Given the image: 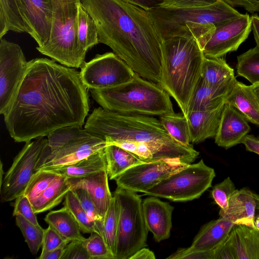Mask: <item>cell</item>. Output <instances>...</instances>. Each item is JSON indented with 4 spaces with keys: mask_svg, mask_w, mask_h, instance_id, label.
<instances>
[{
    "mask_svg": "<svg viewBox=\"0 0 259 259\" xmlns=\"http://www.w3.org/2000/svg\"><path fill=\"white\" fill-rule=\"evenodd\" d=\"M87 89L75 68L48 58L30 60L15 100L4 115L10 137L26 143L59 128L82 126L90 110Z\"/></svg>",
    "mask_w": 259,
    "mask_h": 259,
    "instance_id": "1",
    "label": "cell"
},
{
    "mask_svg": "<svg viewBox=\"0 0 259 259\" xmlns=\"http://www.w3.org/2000/svg\"><path fill=\"white\" fill-rule=\"evenodd\" d=\"M93 19L99 43L137 74L160 85L163 39L147 11L122 0H80Z\"/></svg>",
    "mask_w": 259,
    "mask_h": 259,
    "instance_id": "2",
    "label": "cell"
},
{
    "mask_svg": "<svg viewBox=\"0 0 259 259\" xmlns=\"http://www.w3.org/2000/svg\"><path fill=\"white\" fill-rule=\"evenodd\" d=\"M84 128L107 145L121 141L146 144L152 151L154 161L178 160L190 164L199 154L192 145L185 146L174 140L159 119L152 116L120 113L100 107L89 115Z\"/></svg>",
    "mask_w": 259,
    "mask_h": 259,
    "instance_id": "3",
    "label": "cell"
},
{
    "mask_svg": "<svg viewBox=\"0 0 259 259\" xmlns=\"http://www.w3.org/2000/svg\"><path fill=\"white\" fill-rule=\"evenodd\" d=\"M163 47L160 86L186 116L192 94L201 77L205 56L193 37H171L163 40Z\"/></svg>",
    "mask_w": 259,
    "mask_h": 259,
    "instance_id": "4",
    "label": "cell"
},
{
    "mask_svg": "<svg viewBox=\"0 0 259 259\" xmlns=\"http://www.w3.org/2000/svg\"><path fill=\"white\" fill-rule=\"evenodd\" d=\"M90 91L100 107L111 111L152 116L175 113L169 94L159 84L136 73L125 83Z\"/></svg>",
    "mask_w": 259,
    "mask_h": 259,
    "instance_id": "5",
    "label": "cell"
},
{
    "mask_svg": "<svg viewBox=\"0 0 259 259\" xmlns=\"http://www.w3.org/2000/svg\"><path fill=\"white\" fill-rule=\"evenodd\" d=\"M52 27L48 41L36 47L41 54L68 67L78 68L85 56L77 43L78 8L80 0H52Z\"/></svg>",
    "mask_w": 259,
    "mask_h": 259,
    "instance_id": "6",
    "label": "cell"
},
{
    "mask_svg": "<svg viewBox=\"0 0 259 259\" xmlns=\"http://www.w3.org/2000/svg\"><path fill=\"white\" fill-rule=\"evenodd\" d=\"M47 137L48 143L38 159L36 171L72 164L107 146L103 139L79 125L59 128Z\"/></svg>",
    "mask_w": 259,
    "mask_h": 259,
    "instance_id": "7",
    "label": "cell"
},
{
    "mask_svg": "<svg viewBox=\"0 0 259 259\" xmlns=\"http://www.w3.org/2000/svg\"><path fill=\"white\" fill-rule=\"evenodd\" d=\"M147 11L163 40L186 22H191L214 31L217 26L241 14L221 0L204 7H159Z\"/></svg>",
    "mask_w": 259,
    "mask_h": 259,
    "instance_id": "8",
    "label": "cell"
},
{
    "mask_svg": "<svg viewBox=\"0 0 259 259\" xmlns=\"http://www.w3.org/2000/svg\"><path fill=\"white\" fill-rule=\"evenodd\" d=\"M113 195L119 205L115 259H129L147 246L148 229L142 210V201L136 192L117 187Z\"/></svg>",
    "mask_w": 259,
    "mask_h": 259,
    "instance_id": "9",
    "label": "cell"
},
{
    "mask_svg": "<svg viewBox=\"0 0 259 259\" xmlns=\"http://www.w3.org/2000/svg\"><path fill=\"white\" fill-rule=\"evenodd\" d=\"M215 177L213 168L203 159L189 164L162 180L144 194L174 201H187L198 198L211 186Z\"/></svg>",
    "mask_w": 259,
    "mask_h": 259,
    "instance_id": "10",
    "label": "cell"
},
{
    "mask_svg": "<svg viewBox=\"0 0 259 259\" xmlns=\"http://www.w3.org/2000/svg\"><path fill=\"white\" fill-rule=\"evenodd\" d=\"M48 139L39 137L25 143L14 159L10 168L1 179L0 199L2 203L10 202L23 194L32 176Z\"/></svg>",
    "mask_w": 259,
    "mask_h": 259,
    "instance_id": "11",
    "label": "cell"
},
{
    "mask_svg": "<svg viewBox=\"0 0 259 259\" xmlns=\"http://www.w3.org/2000/svg\"><path fill=\"white\" fill-rule=\"evenodd\" d=\"M80 76L90 90L116 87L133 78L135 72L113 52L97 55L80 67Z\"/></svg>",
    "mask_w": 259,
    "mask_h": 259,
    "instance_id": "12",
    "label": "cell"
},
{
    "mask_svg": "<svg viewBox=\"0 0 259 259\" xmlns=\"http://www.w3.org/2000/svg\"><path fill=\"white\" fill-rule=\"evenodd\" d=\"M28 61L17 44L0 41V113L4 115L14 102L25 75Z\"/></svg>",
    "mask_w": 259,
    "mask_h": 259,
    "instance_id": "13",
    "label": "cell"
},
{
    "mask_svg": "<svg viewBox=\"0 0 259 259\" xmlns=\"http://www.w3.org/2000/svg\"><path fill=\"white\" fill-rule=\"evenodd\" d=\"M188 164L178 160L144 162L128 168L114 180L117 187L144 193Z\"/></svg>",
    "mask_w": 259,
    "mask_h": 259,
    "instance_id": "14",
    "label": "cell"
},
{
    "mask_svg": "<svg viewBox=\"0 0 259 259\" xmlns=\"http://www.w3.org/2000/svg\"><path fill=\"white\" fill-rule=\"evenodd\" d=\"M251 23V17L246 13L217 26L202 50L204 56L221 58L236 51L252 30Z\"/></svg>",
    "mask_w": 259,
    "mask_h": 259,
    "instance_id": "15",
    "label": "cell"
},
{
    "mask_svg": "<svg viewBox=\"0 0 259 259\" xmlns=\"http://www.w3.org/2000/svg\"><path fill=\"white\" fill-rule=\"evenodd\" d=\"M21 14L31 30L30 36L38 47L49 40L51 31L52 0H18Z\"/></svg>",
    "mask_w": 259,
    "mask_h": 259,
    "instance_id": "16",
    "label": "cell"
},
{
    "mask_svg": "<svg viewBox=\"0 0 259 259\" xmlns=\"http://www.w3.org/2000/svg\"><path fill=\"white\" fill-rule=\"evenodd\" d=\"M250 131L245 118L232 105L225 102L219 126L214 137L215 144L228 149L241 143Z\"/></svg>",
    "mask_w": 259,
    "mask_h": 259,
    "instance_id": "17",
    "label": "cell"
},
{
    "mask_svg": "<svg viewBox=\"0 0 259 259\" xmlns=\"http://www.w3.org/2000/svg\"><path fill=\"white\" fill-rule=\"evenodd\" d=\"M174 207L169 203L151 196L142 201V210L148 231L157 242L168 239L172 228Z\"/></svg>",
    "mask_w": 259,
    "mask_h": 259,
    "instance_id": "18",
    "label": "cell"
},
{
    "mask_svg": "<svg viewBox=\"0 0 259 259\" xmlns=\"http://www.w3.org/2000/svg\"><path fill=\"white\" fill-rule=\"evenodd\" d=\"M256 204L253 193L246 187L236 189L231 195L228 207L220 209V217L229 220L235 225H244L255 228L254 220Z\"/></svg>",
    "mask_w": 259,
    "mask_h": 259,
    "instance_id": "19",
    "label": "cell"
},
{
    "mask_svg": "<svg viewBox=\"0 0 259 259\" xmlns=\"http://www.w3.org/2000/svg\"><path fill=\"white\" fill-rule=\"evenodd\" d=\"M69 180L72 185L71 190L82 188L87 190L100 215L104 219L113 197L109 187L107 169L84 177Z\"/></svg>",
    "mask_w": 259,
    "mask_h": 259,
    "instance_id": "20",
    "label": "cell"
},
{
    "mask_svg": "<svg viewBox=\"0 0 259 259\" xmlns=\"http://www.w3.org/2000/svg\"><path fill=\"white\" fill-rule=\"evenodd\" d=\"M225 103L213 110L188 113L185 117L188 123L191 143L198 144L207 139L215 137Z\"/></svg>",
    "mask_w": 259,
    "mask_h": 259,
    "instance_id": "21",
    "label": "cell"
},
{
    "mask_svg": "<svg viewBox=\"0 0 259 259\" xmlns=\"http://www.w3.org/2000/svg\"><path fill=\"white\" fill-rule=\"evenodd\" d=\"M234 259H259V231L244 225H235L225 239Z\"/></svg>",
    "mask_w": 259,
    "mask_h": 259,
    "instance_id": "22",
    "label": "cell"
},
{
    "mask_svg": "<svg viewBox=\"0 0 259 259\" xmlns=\"http://www.w3.org/2000/svg\"><path fill=\"white\" fill-rule=\"evenodd\" d=\"M235 80L226 85L214 87L207 84L201 77L191 96L188 113L193 111H208L219 107L226 102Z\"/></svg>",
    "mask_w": 259,
    "mask_h": 259,
    "instance_id": "23",
    "label": "cell"
},
{
    "mask_svg": "<svg viewBox=\"0 0 259 259\" xmlns=\"http://www.w3.org/2000/svg\"><path fill=\"white\" fill-rule=\"evenodd\" d=\"M226 101L235 107L245 119L259 125V100L251 85L235 80Z\"/></svg>",
    "mask_w": 259,
    "mask_h": 259,
    "instance_id": "24",
    "label": "cell"
},
{
    "mask_svg": "<svg viewBox=\"0 0 259 259\" xmlns=\"http://www.w3.org/2000/svg\"><path fill=\"white\" fill-rule=\"evenodd\" d=\"M234 225L222 217L208 222L201 228L189 248L197 251L214 249L227 238Z\"/></svg>",
    "mask_w": 259,
    "mask_h": 259,
    "instance_id": "25",
    "label": "cell"
},
{
    "mask_svg": "<svg viewBox=\"0 0 259 259\" xmlns=\"http://www.w3.org/2000/svg\"><path fill=\"white\" fill-rule=\"evenodd\" d=\"M71 189L69 179L59 175L31 202L34 211L37 214L51 210L59 204Z\"/></svg>",
    "mask_w": 259,
    "mask_h": 259,
    "instance_id": "26",
    "label": "cell"
},
{
    "mask_svg": "<svg viewBox=\"0 0 259 259\" xmlns=\"http://www.w3.org/2000/svg\"><path fill=\"white\" fill-rule=\"evenodd\" d=\"M47 169L68 179L80 178L107 169L104 149L72 164Z\"/></svg>",
    "mask_w": 259,
    "mask_h": 259,
    "instance_id": "27",
    "label": "cell"
},
{
    "mask_svg": "<svg viewBox=\"0 0 259 259\" xmlns=\"http://www.w3.org/2000/svg\"><path fill=\"white\" fill-rule=\"evenodd\" d=\"M9 31L31 34L21 14L18 0H0V38Z\"/></svg>",
    "mask_w": 259,
    "mask_h": 259,
    "instance_id": "28",
    "label": "cell"
},
{
    "mask_svg": "<svg viewBox=\"0 0 259 259\" xmlns=\"http://www.w3.org/2000/svg\"><path fill=\"white\" fill-rule=\"evenodd\" d=\"M44 220L69 242L75 240L84 241L85 239L81 234V231L76 220L65 206L57 210L50 211Z\"/></svg>",
    "mask_w": 259,
    "mask_h": 259,
    "instance_id": "29",
    "label": "cell"
},
{
    "mask_svg": "<svg viewBox=\"0 0 259 259\" xmlns=\"http://www.w3.org/2000/svg\"><path fill=\"white\" fill-rule=\"evenodd\" d=\"M104 151L110 180H115L131 167L144 162L133 153L116 145H108Z\"/></svg>",
    "mask_w": 259,
    "mask_h": 259,
    "instance_id": "30",
    "label": "cell"
},
{
    "mask_svg": "<svg viewBox=\"0 0 259 259\" xmlns=\"http://www.w3.org/2000/svg\"><path fill=\"white\" fill-rule=\"evenodd\" d=\"M201 78L208 85L214 87L226 85L236 79L234 70L222 57H204Z\"/></svg>",
    "mask_w": 259,
    "mask_h": 259,
    "instance_id": "31",
    "label": "cell"
},
{
    "mask_svg": "<svg viewBox=\"0 0 259 259\" xmlns=\"http://www.w3.org/2000/svg\"><path fill=\"white\" fill-rule=\"evenodd\" d=\"M77 37L79 49L84 56L89 49L99 43L96 24L81 4L78 8Z\"/></svg>",
    "mask_w": 259,
    "mask_h": 259,
    "instance_id": "32",
    "label": "cell"
},
{
    "mask_svg": "<svg viewBox=\"0 0 259 259\" xmlns=\"http://www.w3.org/2000/svg\"><path fill=\"white\" fill-rule=\"evenodd\" d=\"M159 119L174 140L185 146L191 145L188 121L183 114L175 113L160 116Z\"/></svg>",
    "mask_w": 259,
    "mask_h": 259,
    "instance_id": "33",
    "label": "cell"
},
{
    "mask_svg": "<svg viewBox=\"0 0 259 259\" xmlns=\"http://www.w3.org/2000/svg\"><path fill=\"white\" fill-rule=\"evenodd\" d=\"M237 72L252 84L259 83V47L249 49L237 57Z\"/></svg>",
    "mask_w": 259,
    "mask_h": 259,
    "instance_id": "34",
    "label": "cell"
},
{
    "mask_svg": "<svg viewBox=\"0 0 259 259\" xmlns=\"http://www.w3.org/2000/svg\"><path fill=\"white\" fill-rule=\"evenodd\" d=\"M119 205L115 195H113L103 222L104 238L114 258L119 218Z\"/></svg>",
    "mask_w": 259,
    "mask_h": 259,
    "instance_id": "35",
    "label": "cell"
},
{
    "mask_svg": "<svg viewBox=\"0 0 259 259\" xmlns=\"http://www.w3.org/2000/svg\"><path fill=\"white\" fill-rule=\"evenodd\" d=\"M16 224L20 229L31 253L36 254L42 246L45 231L40 225L36 226L21 215L15 216Z\"/></svg>",
    "mask_w": 259,
    "mask_h": 259,
    "instance_id": "36",
    "label": "cell"
},
{
    "mask_svg": "<svg viewBox=\"0 0 259 259\" xmlns=\"http://www.w3.org/2000/svg\"><path fill=\"white\" fill-rule=\"evenodd\" d=\"M63 204L64 206L69 209L76 220L81 232L90 234L97 232L99 234L96 225L87 215L72 190H70L66 194Z\"/></svg>",
    "mask_w": 259,
    "mask_h": 259,
    "instance_id": "37",
    "label": "cell"
},
{
    "mask_svg": "<svg viewBox=\"0 0 259 259\" xmlns=\"http://www.w3.org/2000/svg\"><path fill=\"white\" fill-rule=\"evenodd\" d=\"M59 175L49 169L37 170L31 177L23 194L31 202L38 197Z\"/></svg>",
    "mask_w": 259,
    "mask_h": 259,
    "instance_id": "38",
    "label": "cell"
},
{
    "mask_svg": "<svg viewBox=\"0 0 259 259\" xmlns=\"http://www.w3.org/2000/svg\"><path fill=\"white\" fill-rule=\"evenodd\" d=\"M78 198L82 207L90 219L96 225L99 234L104 238L103 218L91 198L88 192L83 188H77L71 190Z\"/></svg>",
    "mask_w": 259,
    "mask_h": 259,
    "instance_id": "39",
    "label": "cell"
},
{
    "mask_svg": "<svg viewBox=\"0 0 259 259\" xmlns=\"http://www.w3.org/2000/svg\"><path fill=\"white\" fill-rule=\"evenodd\" d=\"M84 243L90 259H115L105 240L98 233H90Z\"/></svg>",
    "mask_w": 259,
    "mask_h": 259,
    "instance_id": "40",
    "label": "cell"
},
{
    "mask_svg": "<svg viewBox=\"0 0 259 259\" xmlns=\"http://www.w3.org/2000/svg\"><path fill=\"white\" fill-rule=\"evenodd\" d=\"M235 190L234 184L228 177L213 187L211 196L220 209L226 210L228 207L229 199Z\"/></svg>",
    "mask_w": 259,
    "mask_h": 259,
    "instance_id": "41",
    "label": "cell"
},
{
    "mask_svg": "<svg viewBox=\"0 0 259 259\" xmlns=\"http://www.w3.org/2000/svg\"><path fill=\"white\" fill-rule=\"evenodd\" d=\"M14 204L13 215H21L36 226H39L36 213L34 211L32 203L23 194L17 197Z\"/></svg>",
    "mask_w": 259,
    "mask_h": 259,
    "instance_id": "42",
    "label": "cell"
},
{
    "mask_svg": "<svg viewBox=\"0 0 259 259\" xmlns=\"http://www.w3.org/2000/svg\"><path fill=\"white\" fill-rule=\"evenodd\" d=\"M69 241L65 240L52 226L45 229L42 251L44 253L62 246H66Z\"/></svg>",
    "mask_w": 259,
    "mask_h": 259,
    "instance_id": "43",
    "label": "cell"
},
{
    "mask_svg": "<svg viewBox=\"0 0 259 259\" xmlns=\"http://www.w3.org/2000/svg\"><path fill=\"white\" fill-rule=\"evenodd\" d=\"M61 259H90L84 241L75 240L70 241L64 249Z\"/></svg>",
    "mask_w": 259,
    "mask_h": 259,
    "instance_id": "44",
    "label": "cell"
},
{
    "mask_svg": "<svg viewBox=\"0 0 259 259\" xmlns=\"http://www.w3.org/2000/svg\"><path fill=\"white\" fill-rule=\"evenodd\" d=\"M167 258L168 259H213V249L207 251L194 250L180 248Z\"/></svg>",
    "mask_w": 259,
    "mask_h": 259,
    "instance_id": "45",
    "label": "cell"
},
{
    "mask_svg": "<svg viewBox=\"0 0 259 259\" xmlns=\"http://www.w3.org/2000/svg\"><path fill=\"white\" fill-rule=\"evenodd\" d=\"M219 0H165L161 7L187 8L209 6Z\"/></svg>",
    "mask_w": 259,
    "mask_h": 259,
    "instance_id": "46",
    "label": "cell"
},
{
    "mask_svg": "<svg viewBox=\"0 0 259 259\" xmlns=\"http://www.w3.org/2000/svg\"><path fill=\"white\" fill-rule=\"evenodd\" d=\"M231 7H242L250 13L259 12V0H221Z\"/></svg>",
    "mask_w": 259,
    "mask_h": 259,
    "instance_id": "47",
    "label": "cell"
},
{
    "mask_svg": "<svg viewBox=\"0 0 259 259\" xmlns=\"http://www.w3.org/2000/svg\"><path fill=\"white\" fill-rule=\"evenodd\" d=\"M130 4L136 5L146 11L161 7L165 0H122Z\"/></svg>",
    "mask_w": 259,
    "mask_h": 259,
    "instance_id": "48",
    "label": "cell"
},
{
    "mask_svg": "<svg viewBox=\"0 0 259 259\" xmlns=\"http://www.w3.org/2000/svg\"><path fill=\"white\" fill-rule=\"evenodd\" d=\"M245 147L246 150L259 155V136L246 135L241 141Z\"/></svg>",
    "mask_w": 259,
    "mask_h": 259,
    "instance_id": "49",
    "label": "cell"
},
{
    "mask_svg": "<svg viewBox=\"0 0 259 259\" xmlns=\"http://www.w3.org/2000/svg\"><path fill=\"white\" fill-rule=\"evenodd\" d=\"M66 246H62L44 253H41L39 259H61Z\"/></svg>",
    "mask_w": 259,
    "mask_h": 259,
    "instance_id": "50",
    "label": "cell"
},
{
    "mask_svg": "<svg viewBox=\"0 0 259 259\" xmlns=\"http://www.w3.org/2000/svg\"><path fill=\"white\" fill-rule=\"evenodd\" d=\"M154 252L149 248L143 247L133 254L129 259H155Z\"/></svg>",
    "mask_w": 259,
    "mask_h": 259,
    "instance_id": "51",
    "label": "cell"
},
{
    "mask_svg": "<svg viewBox=\"0 0 259 259\" xmlns=\"http://www.w3.org/2000/svg\"><path fill=\"white\" fill-rule=\"evenodd\" d=\"M251 29L253 32L256 46L259 47V16L257 15L251 16Z\"/></svg>",
    "mask_w": 259,
    "mask_h": 259,
    "instance_id": "52",
    "label": "cell"
},
{
    "mask_svg": "<svg viewBox=\"0 0 259 259\" xmlns=\"http://www.w3.org/2000/svg\"><path fill=\"white\" fill-rule=\"evenodd\" d=\"M253 193V196L254 197L256 207V213H259V194Z\"/></svg>",
    "mask_w": 259,
    "mask_h": 259,
    "instance_id": "53",
    "label": "cell"
},
{
    "mask_svg": "<svg viewBox=\"0 0 259 259\" xmlns=\"http://www.w3.org/2000/svg\"><path fill=\"white\" fill-rule=\"evenodd\" d=\"M251 87L259 100V83L252 84Z\"/></svg>",
    "mask_w": 259,
    "mask_h": 259,
    "instance_id": "54",
    "label": "cell"
},
{
    "mask_svg": "<svg viewBox=\"0 0 259 259\" xmlns=\"http://www.w3.org/2000/svg\"><path fill=\"white\" fill-rule=\"evenodd\" d=\"M254 224L255 228L259 231V213H256L254 218Z\"/></svg>",
    "mask_w": 259,
    "mask_h": 259,
    "instance_id": "55",
    "label": "cell"
}]
</instances>
